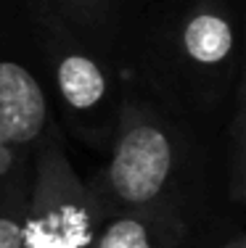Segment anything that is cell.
I'll list each match as a JSON object with an SVG mask.
<instances>
[{"mask_svg": "<svg viewBox=\"0 0 246 248\" xmlns=\"http://www.w3.org/2000/svg\"><path fill=\"white\" fill-rule=\"evenodd\" d=\"M101 219L140 214L188 232L198 248L244 227L228 203L222 127L180 119L125 82L106 164L85 180Z\"/></svg>", "mask_w": 246, "mask_h": 248, "instance_id": "6da1fadb", "label": "cell"}, {"mask_svg": "<svg viewBox=\"0 0 246 248\" xmlns=\"http://www.w3.org/2000/svg\"><path fill=\"white\" fill-rule=\"evenodd\" d=\"M244 32V0H154L122 77L159 108L220 129L246 85Z\"/></svg>", "mask_w": 246, "mask_h": 248, "instance_id": "7a4b0ae2", "label": "cell"}, {"mask_svg": "<svg viewBox=\"0 0 246 248\" xmlns=\"http://www.w3.org/2000/svg\"><path fill=\"white\" fill-rule=\"evenodd\" d=\"M40 82L61 135H69L87 151L106 153L119 124L125 93L119 69L77 34H69L50 53Z\"/></svg>", "mask_w": 246, "mask_h": 248, "instance_id": "3957f363", "label": "cell"}, {"mask_svg": "<svg viewBox=\"0 0 246 248\" xmlns=\"http://www.w3.org/2000/svg\"><path fill=\"white\" fill-rule=\"evenodd\" d=\"M101 211L69 161L64 135L40 145L29 185L21 248H93Z\"/></svg>", "mask_w": 246, "mask_h": 248, "instance_id": "277c9868", "label": "cell"}, {"mask_svg": "<svg viewBox=\"0 0 246 248\" xmlns=\"http://www.w3.org/2000/svg\"><path fill=\"white\" fill-rule=\"evenodd\" d=\"M61 135L45 85L24 63L0 58V180L34 172L40 145Z\"/></svg>", "mask_w": 246, "mask_h": 248, "instance_id": "5b68a950", "label": "cell"}, {"mask_svg": "<svg viewBox=\"0 0 246 248\" xmlns=\"http://www.w3.org/2000/svg\"><path fill=\"white\" fill-rule=\"evenodd\" d=\"M154 0H45L64 27L122 72L140 19Z\"/></svg>", "mask_w": 246, "mask_h": 248, "instance_id": "8992f818", "label": "cell"}, {"mask_svg": "<svg viewBox=\"0 0 246 248\" xmlns=\"http://www.w3.org/2000/svg\"><path fill=\"white\" fill-rule=\"evenodd\" d=\"M93 248H198L180 227L140 214H116L101 222Z\"/></svg>", "mask_w": 246, "mask_h": 248, "instance_id": "52a82bcc", "label": "cell"}, {"mask_svg": "<svg viewBox=\"0 0 246 248\" xmlns=\"http://www.w3.org/2000/svg\"><path fill=\"white\" fill-rule=\"evenodd\" d=\"M222 164H225L228 203L244 217L246 209V85L238 87L233 108L222 124Z\"/></svg>", "mask_w": 246, "mask_h": 248, "instance_id": "ba28073f", "label": "cell"}, {"mask_svg": "<svg viewBox=\"0 0 246 248\" xmlns=\"http://www.w3.org/2000/svg\"><path fill=\"white\" fill-rule=\"evenodd\" d=\"M29 185L32 174L19 180H0V248H21Z\"/></svg>", "mask_w": 246, "mask_h": 248, "instance_id": "9c48e42d", "label": "cell"}, {"mask_svg": "<svg viewBox=\"0 0 246 248\" xmlns=\"http://www.w3.org/2000/svg\"><path fill=\"white\" fill-rule=\"evenodd\" d=\"M204 248H246V232H244V227H236L230 232L220 235L217 240H212V243L204 246Z\"/></svg>", "mask_w": 246, "mask_h": 248, "instance_id": "30bf717a", "label": "cell"}]
</instances>
